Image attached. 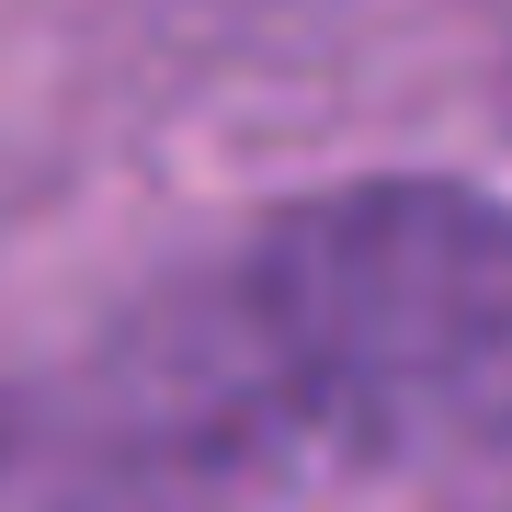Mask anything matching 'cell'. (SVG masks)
Here are the masks:
<instances>
[{
  "mask_svg": "<svg viewBox=\"0 0 512 512\" xmlns=\"http://www.w3.org/2000/svg\"><path fill=\"white\" fill-rule=\"evenodd\" d=\"M512 444V205L308 194L160 285L69 399L57 512H285Z\"/></svg>",
  "mask_w": 512,
  "mask_h": 512,
  "instance_id": "cell-1",
  "label": "cell"
}]
</instances>
